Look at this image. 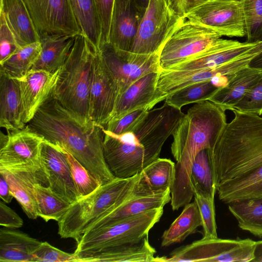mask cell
<instances>
[{
  "mask_svg": "<svg viewBox=\"0 0 262 262\" xmlns=\"http://www.w3.org/2000/svg\"><path fill=\"white\" fill-rule=\"evenodd\" d=\"M26 125L45 140L67 150L102 185L115 178L104 157V127L68 110L53 92Z\"/></svg>",
  "mask_w": 262,
  "mask_h": 262,
  "instance_id": "cell-1",
  "label": "cell"
},
{
  "mask_svg": "<svg viewBox=\"0 0 262 262\" xmlns=\"http://www.w3.org/2000/svg\"><path fill=\"white\" fill-rule=\"evenodd\" d=\"M184 115L181 110L165 102L148 111L131 132L116 135L103 128L104 157L115 178L133 177L158 159Z\"/></svg>",
  "mask_w": 262,
  "mask_h": 262,
  "instance_id": "cell-2",
  "label": "cell"
},
{
  "mask_svg": "<svg viewBox=\"0 0 262 262\" xmlns=\"http://www.w3.org/2000/svg\"><path fill=\"white\" fill-rule=\"evenodd\" d=\"M225 112L209 100L195 103L173 132L171 151L176 163L170 189L173 210L185 206L192 200L190 173L193 162L199 152L213 145L227 123Z\"/></svg>",
  "mask_w": 262,
  "mask_h": 262,
  "instance_id": "cell-3",
  "label": "cell"
},
{
  "mask_svg": "<svg viewBox=\"0 0 262 262\" xmlns=\"http://www.w3.org/2000/svg\"><path fill=\"white\" fill-rule=\"evenodd\" d=\"M231 111L233 119L207 150L216 189L262 165V117L236 109Z\"/></svg>",
  "mask_w": 262,
  "mask_h": 262,
  "instance_id": "cell-4",
  "label": "cell"
},
{
  "mask_svg": "<svg viewBox=\"0 0 262 262\" xmlns=\"http://www.w3.org/2000/svg\"><path fill=\"white\" fill-rule=\"evenodd\" d=\"M99 49L82 34L74 42L59 69L53 91L55 98L66 108L85 121L89 117V96L94 65Z\"/></svg>",
  "mask_w": 262,
  "mask_h": 262,
  "instance_id": "cell-5",
  "label": "cell"
},
{
  "mask_svg": "<svg viewBox=\"0 0 262 262\" xmlns=\"http://www.w3.org/2000/svg\"><path fill=\"white\" fill-rule=\"evenodd\" d=\"M137 174L126 179L115 178L71 204L58 222L60 236L78 242L94 223L133 194Z\"/></svg>",
  "mask_w": 262,
  "mask_h": 262,
  "instance_id": "cell-6",
  "label": "cell"
},
{
  "mask_svg": "<svg viewBox=\"0 0 262 262\" xmlns=\"http://www.w3.org/2000/svg\"><path fill=\"white\" fill-rule=\"evenodd\" d=\"M163 208L151 209L114 224L86 231L77 242L76 262H81L96 252L121 245L138 243L148 236L160 220Z\"/></svg>",
  "mask_w": 262,
  "mask_h": 262,
  "instance_id": "cell-7",
  "label": "cell"
},
{
  "mask_svg": "<svg viewBox=\"0 0 262 262\" xmlns=\"http://www.w3.org/2000/svg\"><path fill=\"white\" fill-rule=\"evenodd\" d=\"M222 36L212 29L185 19L173 31L159 55L162 70L199 56L214 47Z\"/></svg>",
  "mask_w": 262,
  "mask_h": 262,
  "instance_id": "cell-8",
  "label": "cell"
},
{
  "mask_svg": "<svg viewBox=\"0 0 262 262\" xmlns=\"http://www.w3.org/2000/svg\"><path fill=\"white\" fill-rule=\"evenodd\" d=\"M255 247V241L250 238H202L176 249L168 256L155 257L153 261H252Z\"/></svg>",
  "mask_w": 262,
  "mask_h": 262,
  "instance_id": "cell-9",
  "label": "cell"
},
{
  "mask_svg": "<svg viewBox=\"0 0 262 262\" xmlns=\"http://www.w3.org/2000/svg\"><path fill=\"white\" fill-rule=\"evenodd\" d=\"M185 19L165 0H149L129 52L141 54L160 53L173 31Z\"/></svg>",
  "mask_w": 262,
  "mask_h": 262,
  "instance_id": "cell-10",
  "label": "cell"
},
{
  "mask_svg": "<svg viewBox=\"0 0 262 262\" xmlns=\"http://www.w3.org/2000/svg\"><path fill=\"white\" fill-rule=\"evenodd\" d=\"M184 18L210 28L221 36H246L242 0H209L189 12Z\"/></svg>",
  "mask_w": 262,
  "mask_h": 262,
  "instance_id": "cell-11",
  "label": "cell"
},
{
  "mask_svg": "<svg viewBox=\"0 0 262 262\" xmlns=\"http://www.w3.org/2000/svg\"><path fill=\"white\" fill-rule=\"evenodd\" d=\"M99 52L116 80L120 94L143 76L160 72V53L141 54L118 50L108 42L100 44Z\"/></svg>",
  "mask_w": 262,
  "mask_h": 262,
  "instance_id": "cell-12",
  "label": "cell"
},
{
  "mask_svg": "<svg viewBox=\"0 0 262 262\" xmlns=\"http://www.w3.org/2000/svg\"><path fill=\"white\" fill-rule=\"evenodd\" d=\"M45 141L27 125L23 128L1 134L0 168L7 169L43 167L41 158Z\"/></svg>",
  "mask_w": 262,
  "mask_h": 262,
  "instance_id": "cell-13",
  "label": "cell"
},
{
  "mask_svg": "<svg viewBox=\"0 0 262 262\" xmlns=\"http://www.w3.org/2000/svg\"><path fill=\"white\" fill-rule=\"evenodd\" d=\"M40 37L43 35L75 37L81 30L70 0H23Z\"/></svg>",
  "mask_w": 262,
  "mask_h": 262,
  "instance_id": "cell-14",
  "label": "cell"
},
{
  "mask_svg": "<svg viewBox=\"0 0 262 262\" xmlns=\"http://www.w3.org/2000/svg\"><path fill=\"white\" fill-rule=\"evenodd\" d=\"M120 94L119 85L98 51L89 96V117L104 127L112 118Z\"/></svg>",
  "mask_w": 262,
  "mask_h": 262,
  "instance_id": "cell-15",
  "label": "cell"
},
{
  "mask_svg": "<svg viewBox=\"0 0 262 262\" xmlns=\"http://www.w3.org/2000/svg\"><path fill=\"white\" fill-rule=\"evenodd\" d=\"M261 51L262 42H260L248 52L215 68L189 72L161 70L157 87L168 94L192 84L210 80L216 76H230L249 66Z\"/></svg>",
  "mask_w": 262,
  "mask_h": 262,
  "instance_id": "cell-16",
  "label": "cell"
},
{
  "mask_svg": "<svg viewBox=\"0 0 262 262\" xmlns=\"http://www.w3.org/2000/svg\"><path fill=\"white\" fill-rule=\"evenodd\" d=\"M146 7L141 0H114L108 42L118 50L129 52Z\"/></svg>",
  "mask_w": 262,
  "mask_h": 262,
  "instance_id": "cell-17",
  "label": "cell"
},
{
  "mask_svg": "<svg viewBox=\"0 0 262 262\" xmlns=\"http://www.w3.org/2000/svg\"><path fill=\"white\" fill-rule=\"evenodd\" d=\"M41 158L50 188L71 204L80 199L63 149L45 140L42 145Z\"/></svg>",
  "mask_w": 262,
  "mask_h": 262,
  "instance_id": "cell-18",
  "label": "cell"
},
{
  "mask_svg": "<svg viewBox=\"0 0 262 262\" xmlns=\"http://www.w3.org/2000/svg\"><path fill=\"white\" fill-rule=\"evenodd\" d=\"M159 73L152 72L143 76L119 95L111 119L137 110L150 111L165 100L168 94L157 87Z\"/></svg>",
  "mask_w": 262,
  "mask_h": 262,
  "instance_id": "cell-19",
  "label": "cell"
},
{
  "mask_svg": "<svg viewBox=\"0 0 262 262\" xmlns=\"http://www.w3.org/2000/svg\"><path fill=\"white\" fill-rule=\"evenodd\" d=\"M59 69L54 73L42 70H31L25 75L15 78L19 84L23 121L26 125L52 93Z\"/></svg>",
  "mask_w": 262,
  "mask_h": 262,
  "instance_id": "cell-20",
  "label": "cell"
},
{
  "mask_svg": "<svg viewBox=\"0 0 262 262\" xmlns=\"http://www.w3.org/2000/svg\"><path fill=\"white\" fill-rule=\"evenodd\" d=\"M0 173L6 179L14 198L19 203L23 211L30 219L38 216L33 186L40 184L49 186L45 167L32 169H6L0 168Z\"/></svg>",
  "mask_w": 262,
  "mask_h": 262,
  "instance_id": "cell-21",
  "label": "cell"
},
{
  "mask_svg": "<svg viewBox=\"0 0 262 262\" xmlns=\"http://www.w3.org/2000/svg\"><path fill=\"white\" fill-rule=\"evenodd\" d=\"M259 42H241L222 38L214 47L205 53L168 70L189 72L215 68L248 52Z\"/></svg>",
  "mask_w": 262,
  "mask_h": 262,
  "instance_id": "cell-22",
  "label": "cell"
},
{
  "mask_svg": "<svg viewBox=\"0 0 262 262\" xmlns=\"http://www.w3.org/2000/svg\"><path fill=\"white\" fill-rule=\"evenodd\" d=\"M170 201V189L163 193L149 195L132 194L98 220L86 231L110 226L148 210L163 208Z\"/></svg>",
  "mask_w": 262,
  "mask_h": 262,
  "instance_id": "cell-23",
  "label": "cell"
},
{
  "mask_svg": "<svg viewBox=\"0 0 262 262\" xmlns=\"http://www.w3.org/2000/svg\"><path fill=\"white\" fill-rule=\"evenodd\" d=\"M26 125L18 81L1 70L0 126L8 132L21 129Z\"/></svg>",
  "mask_w": 262,
  "mask_h": 262,
  "instance_id": "cell-24",
  "label": "cell"
},
{
  "mask_svg": "<svg viewBox=\"0 0 262 262\" xmlns=\"http://www.w3.org/2000/svg\"><path fill=\"white\" fill-rule=\"evenodd\" d=\"M175 172V163L165 158L156 159L138 174L133 194L149 195L165 192L171 189Z\"/></svg>",
  "mask_w": 262,
  "mask_h": 262,
  "instance_id": "cell-25",
  "label": "cell"
},
{
  "mask_svg": "<svg viewBox=\"0 0 262 262\" xmlns=\"http://www.w3.org/2000/svg\"><path fill=\"white\" fill-rule=\"evenodd\" d=\"M261 77L262 70L248 66L230 75L227 84L219 88L208 100L225 111H232Z\"/></svg>",
  "mask_w": 262,
  "mask_h": 262,
  "instance_id": "cell-26",
  "label": "cell"
},
{
  "mask_svg": "<svg viewBox=\"0 0 262 262\" xmlns=\"http://www.w3.org/2000/svg\"><path fill=\"white\" fill-rule=\"evenodd\" d=\"M0 13L4 15L20 47L40 40V36L23 0H0Z\"/></svg>",
  "mask_w": 262,
  "mask_h": 262,
  "instance_id": "cell-27",
  "label": "cell"
},
{
  "mask_svg": "<svg viewBox=\"0 0 262 262\" xmlns=\"http://www.w3.org/2000/svg\"><path fill=\"white\" fill-rule=\"evenodd\" d=\"M42 242L11 228L0 229V262H32Z\"/></svg>",
  "mask_w": 262,
  "mask_h": 262,
  "instance_id": "cell-28",
  "label": "cell"
},
{
  "mask_svg": "<svg viewBox=\"0 0 262 262\" xmlns=\"http://www.w3.org/2000/svg\"><path fill=\"white\" fill-rule=\"evenodd\" d=\"M75 37L68 35L41 36V52L31 70H42L51 73L57 71L67 58Z\"/></svg>",
  "mask_w": 262,
  "mask_h": 262,
  "instance_id": "cell-29",
  "label": "cell"
},
{
  "mask_svg": "<svg viewBox=\"0 0 262 262\" xmlns=\"http://www.w3.org/2000/svg\"><path fill=\"white\" fill-rule=\"evenodd\" d=\"M156 251L148 236L141 241L102 250L84 258L81 262H151Z\"/></svg>",
  "mask_w": 262,
  "mask_h": 262,
  "instance_id": "cell-30",
  "label": "cell"
},
{
  "mask_svg": "<svg viewBox=\"0 0 262 262\" xmlns=\"http://www.w3.org/2000/svg\"><path fill=\"white\" fill-rule=\"evenodd\" d=\"M219 200L226 204L242 199L262 197V165L216 187Z\"/></svg>",
  "mask_w": 262,
  "mask_h": 262,
  "instance_id": "cell-31",
  "label": "cell"
},
{
  "mask_svg": "<svg viewBox=\"0 0 262 262\" xmlns=\"http://www.w3.org/2000/svg\"><path fill=\"white\" fill-rule=\"evenodd\" d=\"M81 33L99 49L102 39V26L96 0H70Z\"/></svg>",
  "mask_w": 262,
  "mask_h": 262,
  "instance_id": "cell-32",
  "label": "cell"
},
{
  "mask_svg": "<svg viewBox=\"0 0 262 262\" xmlns=\"http://www.w3.org/2000/svg\"><path fill=\"white\" fill-rule=\"evenodd\" d=\"M227 204L239 228L262 238V197L235 200Z\"/></svg>",
  "mask_w": 262,
  "mask_h": 262,
  "instance_id": "cell-33",
  "label": "cell"
},
{
  "mask_svg": "<svg viewBox=\"0 0 262 262\" xmlns=\"http://www.w3.org/2000/svg\"><path fill=\"white\" fill-rule=\"evenodd\" d=\"M202 226V220L195 201L184 206L180 215L173 222L162 236L161 246L167 247L180 243L194 233Z\"/></svg>",
  "mask_w": 262,
  "mask_h": 262,
  "instance_id": "cell-34",
  "label": "cell"
},
{
  "mask_svg": "<svg viewBox=\"0 0 262 262\" xmlns=\"http://www.w3.org/2000/svg\"><path fill=\"white\" fill-rule=\"evenodd\" d=\"M38 216L46 222L53 220L58 222L71 204L54 192L49 186L40 184L33 186Z\"/></svg>",
  "mask_w": 262,
  "mask_h": 262,
  "instance_id": "cell-35",
  "label": "cell"
},
{
  "mask_svg": "<svg viewBox=\"0 0 262 262\" xmlns=\"http://www.w3.org/2000/svg\"><path fill=\"white\" fill-rule=\"evenodd\" d=\"M41 50L40 41L20 47L14 53L0 63L1 70L12 77H20L32 69Z\"/></svg>",
  "mask_w": 262,
  "mask_h": 262,
  "instance_id": "cell-36",
  "label": "cell"
},
{
  "mask_svg": "<svg viewBox=\"0 0 262 262\" xmlns=\"http://www.w3.org/2000/svg\"><path fill=\"white\" fill-rule=\"evenodd\" d=\"M218 89L210 80L192 84L168 94L165 102L181 110L184 105L208 100Z\"/></svg>",
  "mask_w": 262,
  "mask_h": 262,
  "instance_id": "cell-37",
  "label": "cell"
},
{
  "mask_svg": "<svg viewBox=\"0 0 262 262\" xmlns=\"http://www.w3.org/2000/svg\"><path fill=\"white\" fill-rule=\"evenodd\" d=\"M190 184L195 193H212L216 192L206 149L201 150L195 157L190 173Z\"/></svg>",
  "mask_w": 262,
  "mask_h": 262,
  "instance_id": "cell-38",
  "label": "cell"
},
{
  "mask_svg": "<svg viewBox=\"0 0 262 262\" xmlns=\"http://www.w3.org/2000/svg\"><path fill=\"white\" fill-rule=\"evenodd\" d=\"M215 193H195L193 195L201 217L203 238L217 237L214 205Z\"/></svg>",
  "mask_w": 262,
  "mask_h": 262,
  "instance_id": "cell-39",
  "label": "cell"
},
{
  "mask_svg": "<svg viewBox=\"0 0 262 262\" xmlns=\"http://www.w3.org/2000/svg\"><path fill=\"white\" fill-rule=\"evenodd\" d=\"M247 42L262 41V0H242Z\"/></svg>",
  "mask_w": 262,
  "mask_h": 262,
  "instance_id": "cell-40",
  "label": "cell"
},
{
  "mask_svg": "<svg viewBox=\"0 0 262 262\" xmlns=\"http://www.w3.org/2000/svg\"><path fill=\"white\" fill-rule=\"evenodd\" d=\"M62 148L66 155L72 176L80 198L90 194L102 185L70 152Z\"/></svg>",
  "mask_w": 262,
  "mask_h": 262,
  "instance_id": "cell-41",
  "label": "cell"
},
{
  "mask_svg": "<svg viewBox=\"0 0 262 262\" xmlns=\"http://www.w3.org/2000/svg\"><path fill=\"white\" fill-rule=\"evenodd\" d=\"M147 112L148 111L144 110H137L121 117L112 118L104 128L116 135L131 132L145 117Z\"/></svg>",
  "mask_w": 262,
  "mask_h": 262,
  "instance_id": "cell-42",
  "label": "cell"
},
{
  "mask_svg": "<svg viewBox=\"0 0 262 262\" xmlns=\"http://www.w3.org/2000/svg\"><path fill=\"white\" fill-rule=\"evenodd\" d=\"M234 109L244 113L262 115V77L236 104Z\"/></svg>",
  "mask_w": 262,
  "mask_h": 262,
  "instance_id": "cell-43",
  "label": "cell"
},
{
  "mask_svg": "<svg viewBox=\"0 0 262 262\" xmlns=\"http://www.w3.org/2000/svg\"><path fill=\"white\" fill-rule=\"evenodd\" d=\"M76 262L74 254L64 252L42 242L33 255L32 262Z\"/></svg>",
  "mask_w": 262,
  "mask_h": 262,
  "instance_id": "cell-44",
  "label": "cell"
},
{
  "mask_svg": "<svg viewBox=\"0 0 262 262\" xmlns=\"http://www.w3.org/2000/svg\"><path fill=\"white\" fill-rule=\"evenodd\" d=\"M20 47L4 15L0 13V63L9 57Z\"/></svg>",
  "mask_w": 262,
  "mask_h": 262,
  "instance_id": "cell-45",
  "label": "cell"
},
{
  "mask_svg": "<svg viewBox=\"0 0 262 262\" xmlns=\"http://www.w3.org/2000/svg\"><path fill=\"white\" fill-rule=\"evenodd\" d=\"M114 1V0H96L102 26L101 43L108 42Z\"/></svg>",
  "mask_w": 262,
  "mask_h": 262,
  "instance_id": "cell-46",
  "label": "cell"
},
{
  "mask_svg": "<svg viewBox=\"0 0 262 262\" xmlns=\"http://www.w3.org/2000/svg\"><path fill=\"white\" fill-rule=\"evenodd\" d=\"M3 200L0 201V225L4 227L15 229L21 227L23 219Z\"/></svg>",
  "mask_w": 262,
  "mask_h": 262,
  "instance_id": "cell-47",
  "label": "cell"
},
{
  "mask_svg": "<svg viewBox=\"0 0 262 262\" xmlns=\"http://www.w3.org/2000/svg\"><path fill=\"white\" fill-rule=\"evenodd\" d=\"M209 0H171L172 7L178 14L184 18L189 12Z\"/></svg>",
  "mask_w": 262,
  "mask_h": 262,
  "instance_id": "cell-48",
  "label": "cell"
},
{
  "mask_svg": "<svg viewBox=\"0 0 262 262\" xmlns=\"http://www.w3.org/2000/svg\"><path fill=\"white\" fill-rule=\"evenodd\" d=\"M0 196L6 203H10L14 198L6 179L2 174L0 176Z\"/></svg>",
  "mask_w": 262,
  "mask_h": 262,
  "instance_id": "cell-49",
  "label": "cell"
},
{
  "mask_svg": "<svg viewBox=\"0 0 262 262\" xmlns=\"http://www.w3.org/2000/svg\"><path fill=\"white\" fill-rule=\"evenodd\" d=\"M254 254V258L252 261L262 262V240L255 241Z\"/></svg>",
  "mask_w": 262,
  "mask_h": 262,
  "instance_id": "cell-50",
  "label": "cell"
},
{
  "mask_svg": "<svg viewBox=\"0 0 262 262\" xmlns=\"http://www.w3.org/2000/svg\"><path fill=\"white\" fill-rule=\"evenodd\" d=\"M249 66L262 70V51L252 59Z\"/></svg>",
  "mask_w": 262,
  "mask_h": 262,
  "instance_id": "cell-51",
  "label": "cell"
},
{
  "mask_svg": "<svg viewBox=\"0 0 262 262\" xmlns=\"http://www.w3.org/2000/svg\"><path fill=\"white\" fill-rule=\"evenodd\" d=\"M165 1L169 6L172 7L171 0H165Z\"/></svg>",
  "mask_w": 262,
  "mask_h": 262,
  "instance_id": "cell-52",
  "label": "cell"
}]
</instances>
